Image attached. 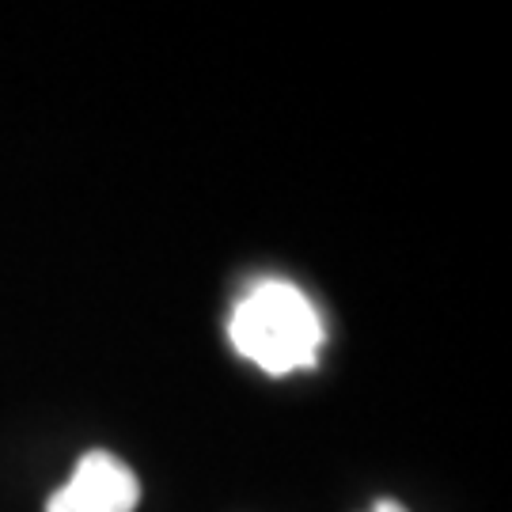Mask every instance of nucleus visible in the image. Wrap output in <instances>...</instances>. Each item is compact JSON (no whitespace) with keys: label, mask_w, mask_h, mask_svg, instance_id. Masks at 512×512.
Returning a JSON list of instances; mask_svg holds the SVG:
<instances>
[{"label":"nucleus","mask_w":512,"mask_h":512,"mask_svg":"<svg viewBox=\"0 0 512 512\" xmlns=\"http://www.w3.org/2000/svg\"><path fill=\"white\" fill-rule=\"evenodd\" d=\"M228 338L243 361L270 376H289L300 368H315L327 330L315 304L293 281L266 277L239 296L228 319Z\"/></svg>","instance_id":"f257e3e1"},{"label":"nucleus","mask_w":512,"mask_h":512,"mask_svg":"<svg viewBox=\"0 0 512 512\" xmlns=\"http://www.w3.org/2000/svg\"><path fill=\"white\" fill-rule=\"evenodd\" d=\"M141 501L137 471L114 452H84L65 486H57L46 512H133Z\"/></svg>","instance_id":"f03ea898"},{"label":"nucleus","mask_w":512,"mask_h":512,"mask_svg":"<svg viewBox=\"0 0 512 512\" xmlns=\"http://www.w3.org/2000/svg\"><path fill=\"white\" fill-rule=\"evenodd\" d=\"M368 512H406V509L399 505V501H391V497H384V501H376V505H372Z\"/></svg>","instance_id":"7ed1b4c3"}]
</instances>
